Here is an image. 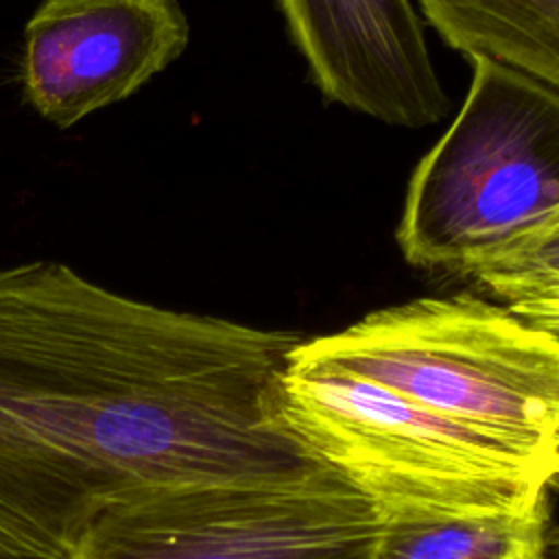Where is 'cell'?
Here are the masks:
<instances>
[{
  "instance_id": "2",
  "label": "cell",
  "mask_w": 559,
  "mask_h": 559,
  "mask_svg": "<svg viewBox=\"0 0 559 559\" xmlns=\"http://www.w3.org/2000/svg\"><path fill=\"white\" fill-rule=\"evenodd\" d=\"M467 96L415 166L404 260L474 280L559 336V85L472 57Z\"/></svg>"
},
{
  "instance_id": "6",
  "label": "cell",
  "mask_w": 559,
  "mask_h": 559,
  "mask_svg": "<svg viewBox=\"0 0 559 559\" xmlns=\"http://www.w3.org/2000/svg\"><path fill=\"white\" fill-rule=\"evenodd\" d=\"M179 0H41L24 26L26 103L68 129L129 98L188 48Z\"/></svg>"
},
{
  "instance_id": "5",
  "label": "cell",
  "mask_w": 559,
  "mask_h": 559,
  "mask_svg": "<svg viewBox=\"0 0 559 559\" xmlns=\"http://www.w3.org/2000/svg\"><path fill=\"white\" fill-rule=\"evenodd\" d=\"M380 513L336 472L190 485L103 511L68 559H373Z\"/></svg>"
},
{
  "instance_id": "4",
  "label": "cell",
  "mask_w": 559,
  "mask_h": 559,
  "mask_svg": "<svg viewBox=\"0 0 559 559\" xmlns=\"http://www.w3.org/2000/svg\"><path fill=\"white\" fill-rule=\"evenodd\" d=\"M275 419L312 459L365 493L380 518L528 507L548 496L559 469L330 367L286 360Z\"/></svg>"
},
{
  "instance_id": "3",
  "label": "cell",
  "mask_w": 559,
  "mask_h": 559,
  "mask_svg": "<svg viewBox=\"0 0 559 559\" xmlns=\"http://www.w3.org/2000/svg\"><path fill=\"white\" fill-rule=\"evenodd\" d=\"M288 360L365 378L559 465V336L472 293L380 308Z\"/></svg>"
},
{
  "instance_id": "7",
  "label": "cell",
  "mask_w": 559,
  "mask_h": 559,
  "mask_svg": "<svg viewBox=\"0 0 559 559\" xmlns=\"http://www.w3.org/2000/svg\"><path fill=\"white\" fill-rule=\"evenodd\" d=\"M314 85L378 122L421 129L450 111L411 0H277Z\"/></svg>"
},
{
  "instance_id": "9",
  "label": "cell",
  "mask_w": 559,
  "mask_h": 559,
  "mask_svg": "<svg viewBox=\"0 0 559 559\" xmlns=\"http://www.w3.org/2000/svg\"><path fill=\"white\" fill-rule=\"evenodd\" d=\"M441 39L559 85V0H417Z\"/></svg>"
},
{
  "instance_id": "1",
  "label": "cell",
  "mask_w": 559,
  "mask_h": 559,
  "mask_svg": "<svg viewBox=\"0 0 559 559\" xmlns=\"http://www.w3.org/2000/svg\"><path fill=\"white\" fill-rule=\"evenodd\" d=\"M273 330L114 293L68 264L0 269V559H68L103 511L190 485L271 483Z\"/></svg>"
},
{
  "instance_id": "8",
  "label": "cell",
  "mask_w": 559,
  "mask_h": 559,
  "mask_svg": "<svg viewBox=\"0 0 559 559\" xmlns=\"http://www.w3.org/2000/svg\"><path fill=\"white\" fill-rule=\"evenodd\" d=\"M373 559H546L548 496L520 509L380 518Z\"/></svg>"
}]
</instances>
